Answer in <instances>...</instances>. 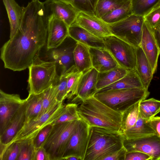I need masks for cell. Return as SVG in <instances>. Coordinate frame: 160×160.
<instances>
[{"label": "cell", "mask_w": 160, "mask_h": 160, "mask_svg": "<svg viewBox=\"0 0 160 160\" xmlns=\"http://www.w3.org/2000/svg\"><path fill=\"white\" fill-rule=\"evenodd\" d=\"M131 0H98L95 11V14L101 18L108 12L126 4Z\"/></svg>", "instance_id": "obj_32"}, {"label": "cell", "mask_w": 160, "mask_h": 160, "mask_svg": "<svg viewBox=\"0 0 160 160\" xmlns=\"http://www.w3.org/2000/svg\"><path fill=\"white\" fill-rule=\"evenodd\" d=\"M140 102L132 105L122 112L120 127L119 132L122 134L135 124L139 115Z\"/></svg>", "instance_id": "obj_29"}, {"label": "cell", "mask_w": 160, "mask_h": 160, "mask_svg": "<svg viewBox=\"0 0 160 160\" xmlns=\"http://www.w3.org/2000/svg\"><path fill=\"white\" fill-rule=\"evenodd\" d=\"M52 127L49 124L42 128L33 138V143L36 150L42 147Z\"/></svg>", "instance_id": "obj_41"}, {"label": "cell", "mask_w": 160, "mask_h": 160, "mask_svg": "<svg viewBox=\"0 0 160 160\" xmlns=\"http://www.w3.org/2000/svg\"><path fill=\"white\" fill-rule=\"evenodd\" d=\"M68 36L77 42L88 47L106 48L102 38L95 36L74 23L69 27Z\"/></svg>", "instance_id": "obj_21"}, {"label": "cell", "mask_w": 160, "mask_h": 160, "mask_svg": "<svg viewBox=\"0 0 160 160\" xmlns=\"http://www.w3.org/2000/svg\"><path fill=\"white\" fill-rule=\"evenodd\" d=\"M35 160H50L46 151L42 147L36 150Z\"/></svg>", "instance_id": "obj_47"}, {"label": "cell", "mask_w": 160, "mask_h": 160, "mask_svg": "<svg viewBox=\"0 0 160 160\" xmlns=\"http://www.w3.org/2000/svg\"><path fill=\"white\" fill-rule=\"evenodd\" d=\"M73 55L77 71L84 73L92 67L89 47L87 46L78 42Z\"/></svg>", "instance_id": "obj_25"}, {"label": "cell", "mask_w": 160, "mask_h": 160, "mask_svg": "<svg viewBox=\"0 0 160 160\" xmlns=\"http://www.w3.org/2000/svg\"><path fill=\"white\" fill-rule=\"evenodd\" d=\"M124 138L118 132L91 126L90 136L84 160H102L120 149Z\"/></svg>", "instance_id": "obj_3"}, {"label": "cell", "mask_w": 160, "mask_h": 160, "mask_svg": "<svg viewBox=\"0 0 160 160\" xmlns=\"http://www.w3.org/2000/svg\"><path fill=\"white\" fill-rule=\"evenodd\" d=\"M26 107L25 100L24 103L12 117L3 133L0 135V144L4 145L9 144L24 126L26 119Z\"/></svg>", "instance_id": "obj_19"}, {"label": "cell", "mask_w": 160, "mask_h": 160, "mask_svg": "<svg viewBox=\"0 0 160 160\" xmlns=\"http://www.w3.org/2000/svg\"><path fill=\"white\" fill-rule=\"evenodd\" d=\"M68 25L62 20L50 15L48 22V50L59 47L68 36Z\"/></svg>", "instance_id": "obj_14"}, {"label": "cell", "mask_w": 160, "mask_h": 160, "mask_svg": "<svg viewBox=\"0 0 160 160\" xmlns=\"http://www.w3.org/2000/svg\"><path fill=\"white\" fill-rule=\"evenodd\" d=\"M131 1L108 12L101 18L108 24L116 22L132 14Z\"/></svg>", "instance_id": "obj_30"}, {"label": "cell", "mask_w": 160, "mask_h": 160, "mask_svg": "<svg viewBox=\"0 0 160 160\" xmlns=\"http://www.w3.org/2000/svg\"><path fill=\"white\" fill-rule=\"evenodd\" d=\"M92 67L99 72L107 71L119 66L106 48L89 47Z\"/></svg>", "instance_id": "obj_20"}, {"label": "cell", "mask_w": 160, "mask_h": 160, "mask_svg": "<svg viewBox=\"0 0 160 160\" xmlns=\"http://www.w3.org/2000/svg\"><path fill=\"white\" fill-rule=\"evenodd\" d=\"M143 16L133 14L118 22L108 24L112 35L137 48L141 42Z\"/></svg>", "instance_id": "obj_7"}, {"label": "cell", "mask_w": 160, "mask_h": 160, "mask_svg": "<svg viewBox=\"0 0 160 160\" xmlns=\"http://www.w3.org/2000/svg\"><path fill=\"white\" fill-rule=\"evenodd\" d=\"M148 121L156 134L160 137V117H154L149 120Z\"/></svg>", "instance_id": "obj_46"}, {"label": "cell", "mask_w": 160, "mask_h": 160, "mask_svg": "<svg viewBox=\"0 0 160 160\" xmlns=\"http://www.w3.org/2000/svg\"><path fill=\"white\" fill-rule=\"evenodd\" d=\"M25 101L18 94H8L0 90V135Z\"/></svg>", "instance_id": "obj_12"}, {"label": "cell", "mask_w": 160, "mask_h": 160, "mask_svg": "<svg viewBox=\"0 0 160 160\" xmlns=\"http://www.w3.org/2000/svg\"><path fill=\"white\" fill-rule=\"evenodd\" d=\"M127 152L123 146L120 149L105 157L102 160H125Z\"/></svg>", "instance_id": "obj_44"}, {"label": "cell", "mask_w": 160, "mask_h": 160, "mask_svg": "<svg viewBox=\"0 0 160 160\" xmlns=\"http://www.w3.org/2000/svg\"><path fill=\"white\" fill-rule=\"evenodd\" d=\"M58 93L57 87L55 85L52 86L42 92V106L39 116L46 113L60 102L57 99Z\"/></svg>", "instance_id": "obj_33"}, {"label": "cell", "mask_w": 160, "mask_h": 160, "mask_svg": "<svg viewBox=\"0 0 160 160\" xmlns=\"http://www.w3.org/2000/svg\"><path fill=\"white\" fill-rule=\"evenodd\" d=\"M136 57L135 70L144 89L148 90L153 74L151 66L143 51L140 46L137 48Z\"/></svg>", "instance_id": "obj_22"}, {"label": "cell", "mask_w": 160, "mask_h": 160, "mask_svg": "<svg viewBox=\"0 0 160 160\" xmlns=\"http://www.w3.org/2000/svg\"><path fill=\"white\" fill-rule=\"evenodd\" d=\"M132 13L144 16L160 6V0H131Z\"/></svg>", "instance_id": "obj_31"}, {"label": "cell", "mask_w": 160, "mask_h": 160, "mask_svg": "<svg viewBox=\"0 0 160 160\" xmlns=\"http://www.w3.org/2000/svg\"><path fill=\"white\" fill-rule=\"evenodd\" d=\"M90 129L91 126L82 118H80L78 120L77 126L70 139L63 158L73 156L78 157L81 160H84L89 141Z\"/></svg>", "instance_id": "obj_10"}, {"label": "cell", "mask_w": 160, "mask_h": 160, "mask_svg": "<svg viewBox=\"0 0 160 160\" xmlns=\"http://www.w3.org/2000/svg\"><path fill=\"white\" fill-rule=\"evenodd\" d=\"M123 146L127 152L140 151L150 156L151 160H160V137L157 135L124 139Z\"/></svg>", "instance_id": "obj_11"}, {"label": "cell", "mask_w": 160, "mask_h": 160, "mask_svg": "<svg viewBox=\"0 0 160 160\" xmlns=\"http://www.w3.org/2000/svg\"><path fill=\"white\" fill-rule=\"evenodd\" d=\"M19 151V143L17 141L7 145L0 144V160H18Z\"/></svg>", "instance_id": "obj_37"}, {"label": "cell", "mask_w": 160, "mask_h": 160, "mask_svg": "<svg viewBox=\"0 0 160 160\" xmlns=\"http://www.w3.org/2000/svg\"><path fill=\"white\" fill-rule=\"evenodd\" d=\"M78 42L72 38L66 46L53 49L51 56L61 69L60 75L67 74L77 71L75 64L73 51Z\"/></svg>", "instance_id": "obj_16"}, {"label": "cell", "mask_w": 160, "mask_h": 160, "mask_svg": "<svg viewBox=\"0 0 160 160\" xmlns=\"http://www.w3.org/2000/svg\"><path fill=\"white\" fill-rule=\"evenodd\" d=\"M64 106L63 102H60L46 113L26 122L11 142L34 138L42 128L49 124H52L59 118Z\"/></svg>", "instance_id": "obj_9"}, {"label": "cell", "mask_w": 160, "mask_h": 160, "mask_svg": "<svg viewBox=\"0 0 160 160\" xmlns=\"http://www.w3.org/2000/svg\"><path fill=\"white\" fill-rule=\"evenodd\" d=\"M78 105L72 102L65 105L62 112L59 118L52 124L78 120L80 118L77 111Z\"/></svg>", "instance_id": "obj_36"}, {"label": "cell", "mask_w": 160, "mask_h": 160, "mask_svg": "<svg viewBox=\"0 0 160 160\" xmlns=\"http://www.w3.org/2000/svg\"><path fill=\"white\" fill-rule=\"evenodd\" d=\"M56 63L46 61L37 57L29 67V94L42 92L54 85L58 77Z\"/></svg>", "instance_id": "obj_4"}, {"label": "cell", "mask_w": 160, "mask_h": 160, "mask_svg": "<svg viewBox=\"0 0 160 160\" xmlns=\"http://www.w3.org/2000/svg\"><path fill=\"white\" fill-rule=\"evenodd\" d=\"M98 73L92 67L83 73L79 83L77 94L72 99V102H81L95 95L98 91L96 86Z\"/></svg>", "instance_id": "obj_17"}, {"label": "cell", "mask_w": 160, "mask_h": 160, "mask_svg": "<svg viewBox=\"0 0 160 160\" xmlns=\"http://www.w3.org/2000/svg\"><path fill=\"white\" fill-rule=\"evenodd\" d=\"M151 160V158L143 152L134 151L127 152L125 160Z\"/></svg>", "instance_id": "obj_42"}, {"label": "cell", "mask_w": 160, "mask_h": 160, "mask_svg": "<svg viewBox=\"0 0 160 160\" xmlns=\"http://www.w3.org/2000/svg\"><path fill=\"white\" fill-rule=\"evenodd\" d=\"M42 92L38 94H29L25 99L26 102V121L38 117L42 106Z\"/></svg>", "instance_id": "obj_28"}, {"label": "cell", "mask_w": 160, "mask_h": 160, "mask_svg": "<svg viewBox=\"0 0 160 160\" xmlns=\"http://www.w3.org/2000/svg\"><path fill=\"white\" fill-rule=\"evenodd\" d=\"M139 46L148 60L154 74L157 68L160 51L152 29L145 21L143 25L142 39Z\"/></svg>", "instance_id": "obj_15"}, {"label": "cell", "mask_w": 160, "mask_h": 160, "mask_svg": "<svg viewBox=\"0 0 160 160\" xmlns=\"http://www.w3.org/2000/svg\"><path fill=\"white\" fill-rule=\"evenodd\" d=\"M17 141L19 143L20 149L18 160H35L36 149L34 144L33 138Z\"/></svg>", "instance_id": "obj_34"}, {"label": "cell", "mask_w": 160, "mask_h": 160, "mask_svg": "<svg viewBox=\"0 0 160 160\" xmlns=\"http://www.w3.org/2000/svg\"><path fill=\"white\" fill-rule=\"evenodd\" d=\"M144 21L152 29L160 25V6L143 16Z\"/></svg>", "instance_id": "obj_40"}, {"label": "cell", "mask_w": 160, "mask_h": 160, "mask_svg": "<svg viewBox=\"0 0 160 160\" xmlns=\"http://www.w3.org/2000/svg\"><path fill=\"white\" fill-rule=\"evenodd\" d=\"M73 23L101 38L112 35L108 24L95 14L79 11Z\"/></svg>", "instance_id": "obj_13"}, {"label": "cell", "mask_w": 160, "mask_h": 160, "mask_svg": "<svg viewBox=\"0 0 160 160\" xmlns=\"http://www.w3.org/2000/svg\"><path fill=\"white\" fill-rule=\"evenodd\" d=\"M129 71L118 66L109 70L99 72L96 86L98 91L119 80Z\"/></svg>", "instance_id": "obj_27"}, {"label": "cell", "mask_w": 160, "mask_h": 160, "mask_svg": "<svg viewBox=\"0 0 160 160\" xmlns=\"http://www.w3.org/2000/svg\"><path fill=\"white\" fill-rule=\"evenodd\" d=\"M49 15L45 2L39 0H32L24 7L18 29L1 48L5 68L14 71L24 70L39 56L47 39Z\"/></svg>", "instance_id": "obj_1"}, {"label": "cell", "mask_w": 160, "mask_h": 160, "mask_svg": "<svg viewBox=\"0 0 160 160\" xmlns=\"http://www.w3.org/2000/svg\"><path fill=\"white\" fill-rule=\"evenodd\" d=\"M152 30L157 44L160 51V25Z\"/></svg>", "instance_id": "obj_48"}, {"label": "cell", "mask_w": 160, "mask_h": 160, "mask_svg": "<svg viewBox=\"0 0 160 160\" xmlns=\"http://www.w3.org/2000/svg\"><path fill=\"white\" fill-rule=\"evenodd\" d=\"M78 120L52 125L42 146L46 151L50 160H62Z\"/></svg>", "instance_id": "obj_6"}, {"label": "cell", "mask_w": 160, "mask_h": 160, "mask_svg": "<svg viewBox=\"0 0 160 160\" xmlns=\"http://www.w3.org/2000/svg\"><path fill=\"white\" fill-rule=\"evenodd\" d=\"M102 39L119 66L128 70H135L137 48L112 35Z\"/></svg>", "instance_id": "obj_8"}, {"label": "cell", "mask_w": 160, "mask_h": 160, "mask_svg": "<svg viewBox=\"0 0 160 160\" xmlns=\"http://www.w3.org/2000/svg\"><path fill=\"white\" fill-rule=\"evenodd\" d=\"M77 111L80 118L90 126L119 132L122 112L113 110L94 96L81 102Z\"/></svg>", "instance_id": "obj_2"}, {"label": "cell", "mask_w": 160, "mask_h": 160, "mask_svg": "<svg viewBox=\"0 0 160 160\" xmlns=\"http://www.w3.org/2000/svg\"><path fill=\"white\" fill-rule=\"evenodd\" d=\"M147 104L152 117L160 112V101L154 98L144 100Z\"/></svg>", "instance_id": "obj_43"}, {"label": "cell", "mask_w": 160, "mask_h": 160, "mask_svg": "<svg viewBox=\"0 0 160 160\" xmlns=\"http://www.w3.org/2000/svg\"><path fill=\"white\" fill-rule=\"evenodd\" d=\"M139 114L143 119L149 120L152 118L151 112L144 100L140 101L139 105Z\"/></svg>", "instance_id": "obj_45"}, {"label": "cell", "mask_w": 160, "mask_h": 160, "mask_svg": "<svg viewBox=\"0 0 160 160\" xmlns=\"http://www.w3.org/2000/svg\"><path fill=\"white\" fill-rule=\"evenodd\" d=\"M83 73L76 71L66 74L67 88L66 99H72L77 95L79 83Z\"/></svg>", "instance_id": "obj_35"}, {"label": "cell", "mask_w": 160, "mask_h": 160, "mask_svg": "<svg viewBox=\"0 0 160 160\" xmlns=\"http://www.w3.org/2000/svg\"><path fill=\"white\" fill-rule=\"evenodd\" d=\"M54 85L57 86L58 93L57 99L59 102H63L67 94V74L60 75L58 77Z\"/></svg>", "instance_id": "obj_39"}, {"label": "cell", "mask_w": 160, "mask_h": 160, "mask_svg": "<svg viewBox=\"0 0 160 160\" xmlns=\"http://www.w3.org/2000/svg\"><path fill=\"white\" fill-rule=\"evenodd\" d=\"M81 160L78 157L73 156H68L65 157H63L62 158V160Z\"/></svg>", "instance_id": "obj_49"}, {"label": "cell", "mask_w": 160, "mask_h": 160, "mask_svg": "<svg viewBox=\"0 0 160 160\" xmlns=\"http://www.w3.org/2000/svg\"><path fill=\"white\" fill-rule=\"evenodd\" d=\"M2 0L9 19L11 38L19 28L23 16L24 7L19 6L15 0Z\"/></svg>", "instance_id": "obj_23"}, {"label": "cell", "mask_w": 160, "mask_h": 160, "mask_svg": "<svg viewBox=\"0 0 160 160\" xmlns=\"http://www.w3.org/2000/svg\"><path fill=\"white\" fill-rule=\"evenodd\" d=\"M132 88L144 89L136 70H129L123 77L112 84L98 90L97 92L113 89Z\"/></svg>", "instance_id": "obj_24"}, {"label": "cell", "mask_w": 160, "mask_h": 160, "mask_svg": "<svg viewBox=\"0 0 160 160\" xmlns=\"http://www.w3.org/2000/svg\"><path fill=\"white\" fill-rule=\"evenodd\" d=\"M45 2L50 15L62 20L68 27L74 22L79 11L72 3L55 0Z\"/></svg>", "instance_id": "obj_18"}, {"label": "cell", "mask_w": 160, "mask_h": 160, "mask_svg": "<svg viewBox=\"0 0 160 160\" xmlns=\"http://www.w3.org/2000/svg\"><path fill=\"white\" fill-rule=\"evenodd\" d=\"M149 94L143 88H132L97 92L94 96L113 110L122 112L134 104L145 99Z\"/></svg>", "instance_id": "obj_5"}, {"label": "cell", "mask_w": 160, "mask_h": 160, "mask_svg": "<svg viewBox=\"0 0 160 160\" xmlns=\"http://www.w3.org/2000/svg\"><path fill=\"white\" fill-rule=\"evenodd\" d=\"M122 134L124 139H131L141 138L156 133L151 126L148 120L142 118L139 114L138 119L135 125Z\"/></svg>", "instance_id": "obj_26"}, {"label": "cell", "mask_w": 160, "mask_h": 160, "mask_svg": "<svg viewBox=\"0 0 160 160\" xmlns=\"http://www.w3.org/2000/svg\"><path fill=\"white\" fill-rule=\"evenodd\" d=\"M98 0H72V5L79 11L95 14Z\"/></svg>", "instance_id": "obj_38"}, {"label": "cell", "mask_w": 160, "mask_h": 160, "mask_svg": "<svg viewBox=\"0 0 160 160\" xmlns=\"http://www.w3.org/2000/svg\"><path fill=\"white\" fill-rule=\"evenodd\" d=\"M57 1H63L64 2H65L68 3H72V0H55Z\"/></svg>", "instance_id": "obj_50"}]
</instances>
